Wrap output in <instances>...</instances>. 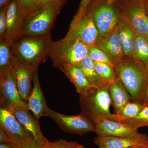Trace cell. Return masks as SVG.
<instances>
[{
	"label": "cell",
	"instance_id": "10",
	"mask_svg": "<svg viewBox=\"0 0 148 148\" xmlns=\"http://www.w3.org/2000/svg\"><path fill=\"white\" fill-rule=\"evenodd\" d=\"M0 92L1 108L9 110L15 106H22L28 108L19 95L12 68L0 73Z\"/></svg>",
	"mask_w": 148,
	"mask_h": 148
},
{
	"label": "cell",
	"instance_id": "31",
	"mask_svg": "<svg viewBox=\"0 0 148 148\" xmlns=\"http://www.w3.org/2000/svg\"><path fill=\"white\" fill-rule=\"evenodd\" d=\"M76 143V142H69L60 139L54 142H50V148H73Z\"/></svg>",
	"mask_w": 148,
	"mask_h": 148
},
{
	"label": "cell",
	"instance_id": "14",
	"mask_svg": "<svg viewBox=\"0 0 148 148\" xmlns=\"http://www.w3.org/2000/svg\"><path fill=\"white\" fill-rule=\"evenodd\" d=\"M21 123L35 142L47 145L49 142L43 135L38 120L30 112L29 109L22 106H15L9 110Z\"/></svg>",
	"mask_w": 148,
	"mask_h": 148
},
{
	"label": "cell",
	"instance_id": "32",
	"mask_svg": "<svg viewBox=\"0 0 148 148\" xmlns=\"http://www.w3.org/2000/svg\"><path fill=\"white\" fill-rule=\"evenodd\" d=\"M18 146L19 148H50V144L47 145H42L36 143L34 140Z\"/></svg>",
	"mask_w": 148,
	"mask_h": 148
},
{
	"label": "cell",
	"instance_id": "11",
	"mask_svg": "<svg viewBox=\"0 0 148 148\" xmlns=\"http://www.w3.org/2000/svg\"><path fill=\"white\" fill-rule=\"evenodd\" d=\"M11 68L19 95L27 104L33 89L34 73L38 68L21 63L12 56Z\"/></svg>",
	"mask_w": 148,
	"mask_h": 148
},
{
	"label": "cell",
	"instance_id": "43",
	"mask_svg": "<svg viewBox=\"0 0 148 148\" xmlns=\"http://www.w3.org/2000/svg\"><path fill=\"white\" fill-rule=\"evenodd\" d=\"M139 1H146V0H139Z\"/></svg>",
	"mask_w": 148,
	"mask_h": 148
},
{
	"label": "cell",
	"instance_id": "24",
	"mask_svg": "<svg viewBox=\"0 0 148 148\" xmlns=\"http://www.w3.org/2000/svg\"><path fill=\"white\" fill-rule=\"evenodd\" d=\"M96 73L104 84H112L117 80L114 67L109 64L94 62Z\"/></svg>",
	"mask_w": 148,
	"mask_h": 148
},
{
	"label": "cell",
	"instance_id": "16",
	"mask_svg": "<svg viewBox=\"0 0 148 148\" xmlns=\"http://www.w3.org/2000/svg\"><path fill=\"white\" fill-rule=\"evenodd\" d=\"M94 143L100 148H128L139 146H148V136L143 134L132 138L98 136Z\"/></svg>",
	"mask_w": 148,
	"mask_h": 148
},
{
	"label": "cell",
	"instance_id": "37",
	"mask_svg": "<svg viewBox=\"0 0 148 148\" xmlns=\"http://www.w3.org/2000/svg\"><path fill=\"white\" fill-rule=\"evenodd\" d=\"M0 148H19V146L14 143H0Z\"/></svg>",
	"mask_w": 148,
	"mask_h": 148
},
{
	"label": "cell",
	"instance_id": "41",
	"mask_svg": "<svg viewBox=\"0 0 148 148\" xmlns=\"http://www.w3.org/2000/svg\"><path fill=\"white\" fill-rule=\"evenodd\" d=\"M128 148H148V146H139L131 147Z\"/></svg>",
	"mask_w": 148,
	"mask_h": 148
},
{
	"label": "cell",
	"instance_id": "6",
	"mask_svg": "<svg viewBox=\"0 0 148 148\" xmlns=\"http://www.w3.org/2000/svg\"><path fill=\"white\" fill-rule=\"evenodd\" d=\"M88 46L79 40L64 37L53 42L49 57L55 68L64 64L77 66L88 55Z\"/></svg>",
	"mask_w": 148,
	"mask_h": 148
},
{
	"label": "cell",
	"instance_id": "39",
	"mask_svg": "<svg viewBox=\"0 0 148 148\" xmlns=\"http://www.w3.org/2000/svg\"><path fill=\"white\" fill-rule=\"evenodd\" d=\"M143 2L145 9L148 14V0H146Z\"/></svg>",
	"mask_w": 148,
	"mask_h": 148
},
{
	"label": "cell",
	"instance_id": "33",
	"mask_svg": "<svg viewBox=\"0 0 148 148\" xmlns=\"http://www.w3.org/2000/svg\"><path fill=\"white\" fill-rule=\"evenodd\" d=\"M92 1V0H81L80 3L79 7L78 8L77 11L74 17H79L85 13L88 5Z\"/></svg>",
	"mask_w": 148,
	"mask_h": 148
},
{
	"label": "cell",
	"instance_id": "9",
	"mask_svg": "<svg viewBox=\"0 0 148 148\" xmlns=\"http://www.w3.org/2000/svg\"><path fill=\"white\" fill-rule=\"evenodd\" d=\"M65 38L78 40L89 46L96 45L101 39L95 24L86 13L73 17Z\"/></svg>",
	"mask_w": 148,
	"mask_h": 148
},
{
	"label": "cell",
	"instance_id": "1",
	"mask_svg": "<svg viewBox=\"0 0 148 148\" xmlns=\"http://www.w3.org/2000/svg\"><path fill=\"white\" fill-rule=\"evenodd\" d=\"M117 77L132 101L140 102L148 82V69L133 57L125 56L114 65Z\"/></svg>",
	"mask_w": 148,
	"mask_h": 148
},
{
	"label": "cell",
	"instance_id": "15",
	"mask_svg": "<svg viewBox=\"0 0 148 148\" xmlns=\"http://www.w3.org/2000/svg\"><path fill=\"white\" fill-rule=\"evenodd\" d=\"M95 131L98 136L132 138L142 135L138 129L119 121L103 119L95 123Z\"/></svg>",
	"mask_w": 148,
	"mask_h": 148
},
{
	"label": "cell",
	"instance_id": "7",
	"mask_svg": "<svg viewBox=\"0 0 148 148\" xmlns=\"http://www.w3.org/2000/svg\"><path fill=\"white\" fill-rule=\"evenodd\" d=\"M121 16L137 35L148 36V14L143 1L139 0L118 1Z\"/></svg>",
	"mask_w": 148,
	"mask_h": 148
},
{
	"label": "cell",
	"instance_id": "13",
	"mask_svg": "<svg viewBox=\"0 0 148 148\" xmlns=\"http://www.w3.org/2000/svg\"><path fill=\"white\" fill-rule=\"evenodd\" d=\"M7 15V27L3 38L12 46L16 40L23 36V26L25 18L17 0H13L9 4Z\"/></svg>",
	"mask_w": 148,
	"mask_h": 148
},
{
	"label": "cell",
	"instance_id": "12",
	"mask_svg": "<svg viewBox=\"0 0 148 148\" xmlns=\"http://www.w3.org/2000/svg\"><path fill=\"white\" fill-rule=\"evenodd\" d=\"M0 127L3 130L12 143L17 145L34 140L13 114L2 108H0Z\"/></svg>",
	"mask_w": 148,
	"mask_h": 148
},
{
	"label": "cell",
	"instance_id": "18",
	"mask_svg": "<svg viewBox=\"0 0 148 148\" xmlns=\"http://www.w3.org/2000/svg\"><path fill=\"white\" fill-rule=\"evenodd\" d=\"M95 46L106 53L114 66L124 57L118 27L108 36L100 39Z\"/></svg>",
	"mask_w": 148,
	"mask_h": 148
},
{
	"label": "cell",
	"instance_id": "28",
	"mask_svg": "<svg viewBox=\"0 0 148 148\" xmlns=\"http://www.w3.org/2000/svg\"><path fill=\"white\" fill-rule=\"evenodd\" d=\"M88 55L94 62L109 64L114 67L108 55L96 46L88 47Z\"/></svg>",
	"mask_w": 148,
	"mask_h": 148
},
{
	"label": "cell",
	"instance_id": "27",
	"mask_svg": "<svg viewBox=\"0 0 148 148\" xmlns=\"http://www.w3.org/2000/svg\"><path fill=\"white\" fill-rule=\"evenodd\" d=\"M121 122L136 129L148 126V106H145L137 116L129 119L123 120Z\"/></svg>",
	"mask_w": 148,
	"mask_h": 148
},
{
	"label": "cell",
	"instance_id": "36",
	"mask_svg": "<svg viewBox=\"0 0 148 148\" xmlns=\"http://www.w3.org/2000/svg\"><path fill=\"white\" fill-rule=\"evenodd\" d=\"M140 103L145 106H148V82L144 91Z\"/></svg>",
	"mask_w": 148,
	"mask_h": 148
},
{
	"label": "cell",
	"instance_id": "23",
	"mask_svg": "<svg viewBox=\"0 0 148 148\" xmlns=\"http://www.w3.org/2000/svg\"><path fill=\"white\" fill-rule=\"evenodd\" d=\"M132 57L148 69V36L137 35L133 48Z\"/></svg>",
	"mask_w": 148,
	"mask_h": 148
},
{
	"label": "cell",
	"instance_id": "42",
	"mask_svg": "<svg viewBox=\"0 0 148 148\" xmlns=\"http://www.w3.org/2000/svg\"><path fill=\"white\" fill-rule=\"evenodd\" d=\"M108 2L110 3H114L116 2L119 0H107Z\"/></svg>",
	"mask_w": 148,
	"mask_h": 148
},
{
	"label": "cell",
	"instance_id": "30",
	"mask_svg": "<svg viewBox=\"0 0 148 148\" xmlns=\"http://www.w3.org/2000/svg\"><path fill=\"white\" fill-rule=\"evenodd\" d=\"M7 8L0 9V39L5 36L7 27Z\"/></svg>",
	"mask_w": 148,
	"mask_h": 148
},
{
	"label": "cell",
	"instance_id": "21",
	"mask_svg": "<svg viewBox=\"0 0 148 148\" xmlns=\"http://www.w3.org/2000/svg\"><path fill=\"white\" fill-rule=\"evenodd\" d=\"M109 91L114 114H117L126 104L132 100L126 88L118 79L115 82L109 85Z\"/></svg>",
	"mask_w": 148,
	"mask_h": 148
},
{
	"label": "cell",
	"instance_id": "17",
	"mask_svg": "<svg viewBox=\"0 0 148 148\" xmlns=\"http://www.w3.org/2000/svg\"><path fill=\"white\" fill-rule=\"evenodd\" d=\"M38 68L35 70L33 77V88L32 93L28 100V109L37 119L41 117L45 116L49 107L46 102L45 98L40 85Z\"/></svg>",
	"mask_w": 148,
	"mask_h": 148
},
{
	"label": "cell",
	"instance_id": "29",
	"mask_svg": "<svg viewBox=\"0 0 148 148\" xmlns=\"http://www.w3.org/2000/svg\"><path fill=\"white\" fill-rule=\"evenodd\" d=\"M19 8L25 18L36 10L38 0H17Z\"/></svg>",
	"mask_w": 148,
	"mask_h": 148
},
{
	"label": "cell",
	"instance_id": "4",
	"mask_svg": "<svg viewBox=\"0 0 148 148\" xmlns=\"http://www.w3.org/2000/svg\"><path fill=\"white\" fill-rule=\"evenodd\" d=\"M86 13L92 18L101 39L108 36L117 27L121 14L117 1L110 3L107 0H92Z\"/></svg>",
	"mask_w": 148,
	"mask_h": 148
},
{
	"label": "cell",
	"instance_id": "34",
	"mask_svg": "<svg viewBox=\"0 0 148 148\" xmlns=\"http://www.w3.org/2000/svg\"><path fill=\"white\" fill-rule=\"evenodd\" d=\"M67 1L68 0H38L36 11L41 8L43 7L49 3L54 2H60L66 3Z\"/></svg>",
	"mask_w": 148,
	"mask_h": 148
},
{
	"label": "cell",
	"instance_id": "35",
	"mask_svg": "<svg viewBox=\"0 0 148 148\" xmlns=\"http://www.w3.org/2000/svg\"><path fill=\"white\" fill-rule=\"evenodd\" d=\"M13 143L3 130L0 127V143Z\"/></svg>",
	"mask_w": 148,
	"mask_h": 148
},
{
	"label": "cell",
	"instance_id": "20",
	"mask_svg": "<svg viewBox=\"0 0 148 148\" xmlns=\"http://www.w3.org/2000/svg\"><path fill=\"white\" fill-rule=\"evenodd\" d=\"M117 27L124 55L132 57L133 48L137 34L122 16L121 14Z\"/></svg>",
	"mask_w": 148,
	"mask_h": 148
},
{
	"label": "cell",
	"instance_id": "2",
	"mask_svg": "<svg viewBox=\"0 0 148 148\" xmlns=\"http://www.w3.org/2000/svg\"><path fill=\"white\" fill-rule=\"evenodd\" d=\"M53 42L50 34L23 35L12 45V56L21 63L38 68L49 57Z\"/></svg>",
	"mask_w": 148,
	"mask_h": 148
},
{
	"label": "cell",
	"instance_id": "25",
	"mask_svg": "<svg viewBox=\"0 0 148 148\" xmlns=\"http://www.w3.org/2000/svg\"><path fill=\"white\" fill-rule=\"evenodd\" d=\"M12 46L4 38L0 39V73L11 68Z\"/></svg>",
	"mask_w": 148,
	"mask_h": 148
},
{
	"label": "cell",
	"instance_id": "40",
	"mask_svg": "<svg viewBox=\"0 0 148 148\" xmlns=\"http://www.w3.org/2000/svg\"><path fill=\"white\" fill-rule=\"evenodd\" d=\"M73 148H86L83 146L79 145L78 143H76L75 146H74Z\"/></svg>",
	"mask_w": 148,
	"mask_h": 148
},
{
	"label": "cell",
	"instance_id": "26",
	"mask_svg": "<svg viewBox=\"0 0 148 148\" xmlns=\"http://www.w3.org/2000/svg\"><path fill=\"white\" fill-rule=\"evenodd\" d=\"M144 106L140 102L133 101L126 104L116 116L115 121H121L123 120L135 117L140 113Z\"/></svg>",
	"mask_w": 148,
	"mask_h": 148
},
{
	"label": "cell",
	"instance_id": "5",
	"mask_svg": "<svg viewBox=\"0 0 148 148\" xmlns=\"http://www.w3.org/2000/svg\"><path fill=\"white\" fill-rule=\"evenodd\" d=\"M65 3H49L25 18L23 35L41 36L50 34L54 22Z\"/></svg>",
	"mask_w": 148,
	"mask_h": 148
},
{
	"label": "cell",
	"instance_id": "3",
	"mask_svg": "<svg viewBox=\"0 0 148 148\" xmlns=\"http://www.w3.org/2000/svg\"><path fill=\"white\" fill-rule=\"evenodd\" d=\"M108 85L91 86L80 95L79 103L81 113L94 123L103 119L115 120V114H112V105Z\"/></svg>",
	"mask_w": 148,
	"mask_h": 148
},
{
	"label": "cell",
	"instance_id": "22",
	"mask_svg": "<svg viewBox=\"0 0 148 148\" xmlns=\"http://www.w3.org/2000/svg\"><path fill=\"white\" fill-rule=\"evenodd\" d=\"M76 66L82 71L91 86H98L104 84L96 73L94 61L89 55L86 56Z\"/></svg>",
	"mask_w": 148,
	"mask_h": 148
},
{
	"label": "cell",
	"instance_id": "19",
	"mask_svg": "<svg viewBox=\"0 0 148 148\" xmlns=\"http://www.w3.org/2000/svg\"><path fill=\"white\" fill-rule=\"evenodd\" d=\"M57 68L63 72L75 85L77 92L79 95L83 94L91 86L84 74L77 66L64 64Z\"/></svg>",
	"mask_w": 148,
	"mask_h": 148
},
{
	"label": "cell",
	"instance_id": "8",
	"mask_svg": "<svg viewBox=\"0 0 148 148\" xmlns=\"http://www.w3.org/2000/svg\"><path fill=\"white\" fill-rule=\"evenodd\" d=\"M45 116L51 118L65 132L83 135L95 131V123L82 113L75 116L66 115L49 108Z\"/></svg>",
	"mask_w": 148,
	"mask_h": 148
},
{
	"label": "cell",
	"instance_id": "38",
	"mask_svg": "<svg viewBox=\"0 0 148 148\" xmlns=\"http://www.w3.org/2000/svg\"><path fill=\"white\" fill-rule=\"evenodd\" d=\"M13 0H0V9L8 7Z\"/></svg>",
	"mask_w": 148,
	"mask_h": 148
}]
</instances>
